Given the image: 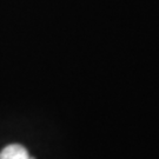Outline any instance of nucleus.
Returning <instances> with one entry per match:
<instances>
[{
  "label": "nucleus",
  "mask_w": 159,
  "mask_h": 159,
  "mask_svg": "<svg viewBox=\"0 0 159 159\" xmlns=\"http://www.w3.org/2000/svg\"><path fill=\"white\" fill-rule=\"evenodd\" d=\"M0 159H30V157L24 146L19 144H12L1 151Z\"/></svg>",
  "instance_id": "f257e3e1"
}]
</instances>
